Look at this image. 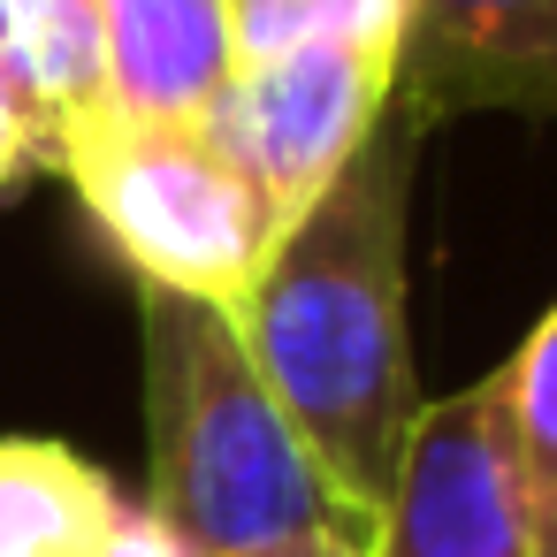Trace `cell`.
<instances>
[{"instance_id": "1", "label": "cell", "mask_w": 557, "mask_h": 557, "mask_svg": "<svg viewBox=\"0 0 557 557\" xmlns=\"http://www.w3.org/2000/svg\"><path fill=\"white\" fill-rule=\"evenodd\" d=\"M420 138L428 131L389 108L351 169L283 230L252 306L237 313L268 397L321 466L344 519L367 534L382 527L412 420L428 405L405 336V214Z\"/></svg>"}, {"instance_id": "2", "label": "cell", "mask_w": 557, "mask_h": 557, "mask_svg": "<svg viewBox=\"0 0 557 557\" xmlns=\"http://www.w3.org/2000/svg\"><path fill=\"white\" fill-rule=\"evenodd\" d=\"M138 374L146 511L191 557H245L313 527H359L290 435L222 306L138 283Z\"/></svg>"}, {"instance_id": "3", "label": "cell", "mask_w": 557, "mask_h": 557, "mask_svg": "<svg viewBox=\"0 0 557 557\" xmlns=\"http://www.w3.org/2000/svg\"><path fill=\"white\" fill-rule=\"evenodd\" d=\"M54 169L77 184L92 230L138 283L207 298L230 321L252 306L283 222L207 123H153L108 108L62 146Z\"/></svg>"}, {"instance_id": "4", "label": "cell", "mask_w": 557, "mask_h": 557, "mask_svg": "<svg viewBox=\"0 0 557 557\" xmlns=\"http://www.w3.org/2000/svg\"><path fill=\"white\" fill-rule=\"evenodd\" d=\"M389 70L397 54L359 39H306L260 54L230 70L222 100L207 108V131L290 230L389 115Z\"/></svg>"}, {"instance_id": "5", "label": "cell", "mask_w": 557, "mask_h": 557, "mask_svg": "<svg viewBox=\"0 0 557 557\" xmlns=\"http://www.w3.org/2000/svg\"><path fill=\"white\" fill-rule=\"evenodd\" d=\"M389 108L412 131L481 108L557 115V0H405Z\"/></svg>"}, {"instance_id": "6", "label": "cell", "mask_w": 557, "mask_h": 557, "mask_svg": "<svg viewBox=\"0 0 557 557\" xmlns=\"http://www.w3.org/2000/svg\"><path fill=\"white\" fill-rule=\"evenodd\" d=\"M374 557H534L504 473L496 374L443 405H420L397 488L374 527Z\"/></svg>"}, {"instance_id": "7", "label": "cell", "mask_w": 557, "mask_h": 557, "mask_svg": "<svg viewBox=\"0 0 557 557\" xmlns=\"http://www.w3.org/2000/svg\"><path fill=\"white\" fill-rule=\"evenodd\" d=\"M100 54L108 108L153 123H207L237 70L222 0H100Z\"/></svg>"}, {"instance_id": "8", "label": "cell", "mask_w": 557, "mask_h": 557, "mask_svg": "<svg viewBox=\"0 0 557 557\" xmlns=\"http://www.w3.org/2000/svg\"><path fill=\"white\" fill-rule=\"evenodd\" d=\"M123 488L70 443L0 435V557H108Z\"/></svg>"}, {"instance_id": "9", "label": "cell", "mask_w": 557, "mask_h": 557, "mask_svg": "<svg viewBox=\"0 0 557 557\" xmlns=\"http://www.w3.org/2000/svg\"><path fill=\"white\" fill-rule=\"evenodd\" d=\"M496 428H504V473L519 496L527 549L557 557V306L496 367Z\"/></svg>"}, {"instance_id": "10", "label": "cell", "mask_w": 557, "mask_h": 557, "mask_svg": "<svg viewBox=\"0 0 557 557\" xmlns=\"http://www.w3.org/2000/svg\"><path fill=\"white\" fill-rule=\"evenodd\" d=\"M222 9H230L237 62L283 54L306 39H359L397 54V24H405V0H222Z\"/></svg>"}, {"instance_id": "11", "label": "cell", "mask_w": 557, "mask_h": 557, "mask_svg": "<svg viewBox=\"0 0 557 557\" xmlns=\"http://www.w3.org/2000/svg\"><path fill=\"white\" fill-rule=\"evenodd\" d=\"M108 557H191L146 504H123V519H115V542H108Z\"/></svg>"}, {"instance_id": "12", "label": "cell", "mask_w": 557, "mask_h": 557, "mask_svg": "<svg viewBox=\"0 0 557 557\" xmlns=\"http://www.w3.org/2000/svg\"><path fill=\"white\" fill-rule=\"evenodd\" d=\"M245 557H374V534H367V527H313V534L245 549Z\"/></svg>"}, {"instance_id": "13", "label": "cell", "mask_w": 557, "mask_h": 557, "mask_svg": "<svg viewBox=\"0 0 557 557\" xmlns=\"http://www.w3.org/2000/svg\"><path fill=\"white\" fill-rule=\"evenodd\" d=\"M39 169V153H32V138H24V123L9 115V100H0V191H9L16 176H32Z\"/></svg>"}]
</instances>
